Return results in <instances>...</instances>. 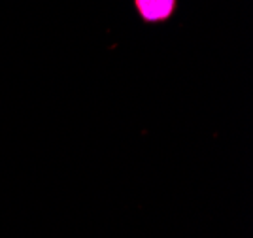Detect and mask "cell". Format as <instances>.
Segmentation results:
<instances>
[{
  "label": "cell",
  "mask_w": 253,
  "mask_h": 238,
  "mask_svg": "<svg viewBox=\"0 0 253 238\" xmlns=\"http://www.w3.org/2000/svg\"><path fill=\"white\" fill-rule=\"evenodd\" d=\"M136 2L138 10L142 11L146 19H163L172 11L174 6V0H136Z\"/></svg>",
  "instance_id": "cell-1"
}]
</instances>
